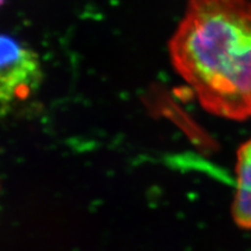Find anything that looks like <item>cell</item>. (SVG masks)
I'll return each mask as SVG.
<instances>
[{"label": "cell", "mask_w": 251, "mask_h": 251, "mask_svg": "<svg viewBox=\"0 0 251 251\" xmlns=\"http://www.w3.org/2000/svg\"><path fill=\"white\" fill-rule=\"evenodd\" d=\"M169 52L203 109L250 119L251 0H190Z\"/></svg>", "instance_id": "obj_1"}, {"label": "cell", "mask_w": 251, "mask_h": 251, "mask_svg": "<svg viewBox=\"0 0 251 251\" xmlns=\"http://www.w3.org/2000/svg\"><path fill=\"white\" fill-rule=\"evenodd\" d=\"M38 54L7 35L1 36L0 104L4 116L17 100L27 99L42 82Z\"/></svg>", "instance_id": "obj_2"}, {"label": "cell", "mask_w": 251, "mask_h": 251, "mask_svg": "<svg viewBox=\"0 0 251 251\" xmlns=\"http://www.w3.org/2000/svg\"><path fill=\"white\" fill-rule=\"evenodd\" d=\"M232 218L243 229H251V138L238 150Z\"/></svg>", "instance_id": "obj_3"}]
</instances>
